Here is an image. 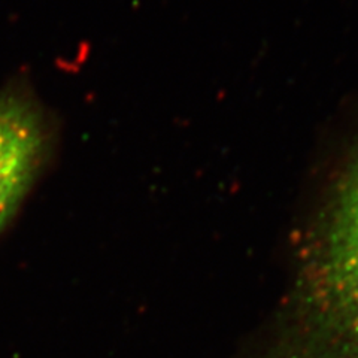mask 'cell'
Returning a JSON list of instances; mask_svg holds the SVG:
<instances>
[{"label": "cell", "mask_w": 358, "mask_h": 358, "mask_svg": "<svg viewBox=\"0 0 358 358\" xmlns=\"http://www.w3.org/2000/svg\"><path fill=\"white\" fill-rule=\"evenodd\" d=\"M41 147V129L33 109L21 99L0 97V230L26 193Z\"/></svg>", "instance_id": "obj_2"}, {"label": "cell", "mask_w": 358, "mask_h": 358, "mask_svg": "<svg viewBox=\"0 0 358 358\" xmlns=\"http://www.w3.org/2000/svg\"><path fill=\"white\" fill-rule=\"evenodd\" d=\"M306 299L317 326L342 358H358V162L313 234Z\"/></svg>", "instance_id": "obj_1"}]
</instances>
